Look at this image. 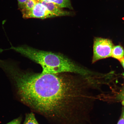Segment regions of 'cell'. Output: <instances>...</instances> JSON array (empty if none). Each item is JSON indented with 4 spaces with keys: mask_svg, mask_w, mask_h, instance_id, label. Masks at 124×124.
<instances>
[{
    "mask_svg": "<svg viewBox=\"0 0 124 124\" xmlns=\"http://www.w3.org/2000/svg\"><path fill=\"white\" fill-rule=\"evenodd\" d=\"M35 73L13 67L9 76L18 100L53 124H88L87 76Z\"/></svg>",
    "mask_w": 124,
    "mask_h": 124,
    "instance_id": "obj_1",
    "label": "cell"
},
{
    "mask_svg": "<svg viewBox=\"0 0 124 124\" xmlns=\"http://www.w3.org/2000/svg\"><path fill=\"white\" fill-rule=\"evenodd\" d=\"M9 49H13L40 65L42 72L44 73H70L83 76L91 74L89 71L62 54L40 50L27 45L12 46Z\"/></svg>",
    "mask_w": 124,
    "mask_h": 124,
    "instance_id": "obj_2",
    "label": "cell"
},
{
    "mask_svg": "<svg viewBox=\"0 0 124 124\" xmlns=\"http://www.w3.org/2000/svg\"><path fill=\"white\" fill-rule=\"evenodd\" d=\"M92 63L99 60L112 57L114 45L108 39L95 37L94 39Z\"/></svg>",
    "mask_w": 124,
    "mask_h": 124,
    "instance_id": "obj_3",
    "label": "cell"
},
{
    "mask_svg": "<svg viewBox=\"0 0 124 124\" xmlns=\"http://www.w3.org/2000/svg\"><path fill=\"white\" fill-rule=\"evenodd\" d=\"M24 18H36L44 19L56 16L48 10L41 1L38 0L33 8L29 11L22 13Z\"/></svg>",
    "mask_w": 124,
    "mask_h": 124,
    "instance_id": "obj_4",
    "label": "cell"
},
{
    "mask_svg": "<svg viewBox=\"0 0 124 124\" xmlns=\"http://www.w3.org/2000/svg\"><path fill=\"white\" fill-rule=\"evenodd\" d=\"M40 1L46 6L49 12L56 17L66 16L72 14V12L63 10L62 8L59 7L53 3Z\"/></svg>",
    "mask_w": 124,
    "mask_h": 124,
    "instance_id": "obj_5",
    "label": "cell"
},
{
    "mask_svg": "<svg viewBox=\"0 0 124 124\" xmlns=\"http://www.w3.org/2000/svg\"><path fill=\"white\" fill-rule=\"evenodd\" d=\"M112 57L119 60L124 58V50L123 47L120 45L114 46L112 50Z\"/></svg>",
    "mask_w": 124,
    "mask_h": 124,
    "instance_id": "obj_6",
    "label": "cell"
},
{
    "mask_svg": "<svg viewBox=\"0 0 124 124\" xmlns=\"http://www.w3.org/2000/svg\"><path fill=\"white\" fill-rule=\"evenodd\" d=\"M46 2L53 3L58 7L61 8H68L70 9H72L71 6L70 0H39Z\"/></svg>",
    "mask_w": 124,
    "mask_h": 124,
    "instance_id": "obj_7",
    "label": "cell"
},
{
    "mask_svg": "<svg viewBox=\"0 0 124 124\" xmlns=\"http://www.w3.org/2000/svg\"><path fill=\"white\" fill-rule=\"evenodd\" d=\"M38 1V0H28L20 10L22 13L29 11L35 7Z\"/></svg>",
    "mask_w": 124,
    "mask_h": 124,
    "instance_id": "obj_8",
    "label": "cell"
},
{
    "mask_svg": "<svg viewBox=\"0 0 124 124\" xmlns=\"http://www.w3.org/2000/svg\"><path fill=\"white\" fill-rule=\"evenodd\" d=\"M23 124H39L33 112L26 114L25 119Z\"/></svg>",
    "mask_w": 124,
    "mask_h": 124,
    "instance_id": "obj_9",
    "label": "cell"
},
{
    "mask_svg": "<svg viewBox=\"0 0 124 124\" xmlns=\"http://www.w3.org/2000/svg\"><path fill=\"white\" fill-rule=\"evenodd\" d=\"M116 99L121 102L122 105L124 106V85L118 93Z\"/></svg>",
    "mask_w": 124,
    "mask_h": 124,
    "instance_id": "obj_10",
    "label": "cell"
},
{
    "mask_svg": "<svg viewBox=\"0 0 124 124\" xmlns=\"http://www.w3.org/2000/svg\"><path fill=\"white\" fill-rule=\"evenodd\" d=\"M22 119V117L20 116L6 124H21Z\"/></svg>",
    "mask_w": 124,
    "mask_h": 124,
    "instance_id": "obj_11",
    "label": "cell"
},
{
    "mask_svg": "<svg viewBox=\"0 0 124 124\" xmlns=\"http://www.w3.org/2000/svg\"><path fill=\"white\" fill-rule=\"evenodd\" d=\"M117 124H124V108L122 109L121 116Z\"/></svg>",
    "mask_w": 124,
    "mask_h": 124,
    "instance_id": "obj_12",
    "label": "cell"
},
{
    "mask_svg": "<svg viewBox=\"0 0 124 124\" xmlns=\"http://www.w3.org/2000/svg\"><path fill=\"white\" fill-rule=\"evenodd\" d=\"M28 0H17L18 8L19 9L23 7Z\"/></svg>",
    "mask_w": 124,
    "mask_h": 124,
    "instance_id": "obj_13",
    "label": "cell"
},
{
    "mask_svg": "<svg viewBox=\"0 0 124 124\" xmlns=\"http://www.w3.org/2000/svg\"><path fill=\"white\" fill-rule=\"evenodd\" d=\"M119 61H120L121 64L122 65L124 69V58L122 59L119 60Z\"/></svg>",
    "mask_w": 124,
    "mask_h": 124,
    "instance_id": "obj_14",
    "label": "cell"
}]
</instances>
